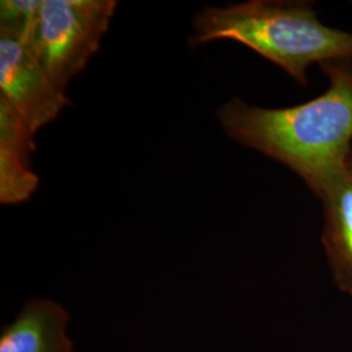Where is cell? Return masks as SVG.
<instances>
[{
	"label": "cell",
	"mask_w": 352,
	"mask_h": 352,
	"mask_svg": "<svg viewBox=\"0 0 352 352\" xmlns=\"http://www.w3.org/2000/svg\"><path fill=\"white\" fill-rule=\"evenodd\" d=\"M0 97L32 132L54 122L69 101L24 38L0 30Z\"/></svg>",
	"instance_id": "277c9868"
},
{
	"label": "cell",
	"mask_w": 352,
	"mask_h": 352,
	"mask_svg": "<svg viewBox=\"0 0 352 352\" xmlns=\"http://www.w3.org/2000/svg\"><path fill=\"white\" fill-rule=\"evenodd\" d=\"M36 133L0 97V202L16 205L33 196L39 177L32 170Z\"/></svg>",
	"instance_id": "5b68a950"
},
{
	"label": "cell",
	"mask_w": 352,
	"mask_h": 352,
	"mask_svg": "<svg viewBox=\"0 0 352 352\" xmlns=\"http://www.w3.org/2000/svg\"><path fill=\"white\" fill-rule=\"evenodd\" d=\"M69 316L50 299H30L3 329L0 352H72L67 336Z\"/></svg>",
	"instance_id": "8992f818"
},
{
	"label": "cell",
	"mask_w": 352,
	"mask_h": 352,
	"mask_svg": "<svg viewBox=\"0 0 352 352\" xmlns=\"http://www.w3.org/2000/svg\"><path fill=\"white\" fill-rule=\"evenodd\" d=\"M193 47L219 39L235 41L277 64L302 87L312 64L352 62V33L322 24L309 1L250 0L196 13Z\"/></svg>",
	"instance_id": "7a4b0ae2"
},
{
	"label": "cell",
	"mask_w": 352,
	"mask_h": 352,
	"mask_svg": "<svg viewBox=\"0 0 352 352\" xmlns=\"http://www.w3.org/2000/svg\"><path fill=\"white\" fill-rule=\"evenodd\" d=\"M320 67L329 88L315 100L264 109L235 97L217 113L230 139L289 167L318 199L347 170L352 155V62Z\"/></svg>",
	"instance_id": "6da1fadb"
},
{
	"label": "cell",
	"mask_w": 352,
	"mask_h": 352,
	"mask_svg": "<svg viewBox=\"0 0 352 352\" xmlns=\"http://www.w3.org/2000/svg\"><path fill=\"white\" fill-rule=\"evenodd\" d=\"M42 0H3L0 3V30L11 32L30 42Z\"/></svg>",
	"instance_id": "ba28073f"
},
{
	"label": "cell",
	"mask_w": 352,
	"mask_h": 352,
	"mask_svg": "<svg viewBox=\"0 0 352 352\" xmlns=\"http://www.w3.org/2000/svg\"><path fill=\"white\" fill-rule=\"evenodd\" d=\"M322 245L336 286L352 298V170H347L325 190Z\"/></svg>",
	"instance_id": "52a82bcc"
},
{
	"label": "cell",
	"mask_w": 352,
	"mask_h": 352,
	"mask_svg": "<svg viewBox=\"0 0 352 352\" xmlns=\"http://www.w3.org/2000/svg\"><path fill=\"white\" fill-rule=\"evenodd\" d=\"M116 7L115 0H42L29 43L63 93L100 49Z\"/></svg>",
	"instance_id": "3957f363"
},
{
	"label": "cell",
	"mask_w": 352,
	"mask_h": 352,
	"mask_svg": "<svg viewBox=\"0 0 352 352\" xmlns=\"http://www.w3.org/2000/svg\"><path fill=\"white\" fill-rule=\"evenodd\" d=\"M349 167H350V168L352 170V155L351 158H350V161H349Z\"/></svg>",
	"instance_id": "9c48e42d"
}]
</instances>
